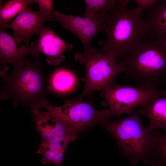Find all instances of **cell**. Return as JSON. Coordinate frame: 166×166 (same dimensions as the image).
<instances>
[{
    "label": "cell",
    "instance_id": "9c48e42d",
    "mask_svg": "<svg viewBox=\"0 0 166 166\" xmlns=\"http://www.w3.org/2000/svg\"><path fill=\"white\" fill-rule=\"evenodd\" d=\"M31 116L36 131L41 138V142L73 141L76 134L67 126L53 116L48 110L31 111Z\"/></svg>",
    "mask_w": 166,
    "mask_h": 166
},
{
    "label": "cell",
    "instance_id": "2e32d148",
    "mask_svg": "<svg viewBox=\"0 0 166 166\" xmlns=\"http://www.w3.org/2000/svg\"><path fill=\"white\" fill-rule=\"evenodd\" d=\"M69 143L65 141L41 142L36 152L42 155L41 162L43 164L62 166L64 153Z\"/></svg>",
    "mask_w": 166,
    "mask_h": 166
},
{
    "label": "cell",
    "instance_id": "ba28073f",
    "mask_svg": "<svg viewBox=\"0 0 166 166\" xmlns=\"http://www.w3.org/2000/svg\"><path fill=\"white\" fill-rule=\"evenodd\" d=\"M53 16L57 22L79 39L85 51L89 49L90 43L95 36L99 32L104 31L110 14L101 12L89 17H81L65 15L55 11Z\"/></svg>",
    "mask_w": 166,
    "mask_h": 166
},
{
    "label": "cell",
    "instance_id": "8992f818",
    "mask_svg": "<svg viewBox=\"0 0 166 166\" xmlns=\"http://www.w3.org/2000/svg\"><path fill=\"white\" fill-rule=\"evenodd\" d=\"M92 98L87 102L77 97L65 101L63 105L46 109L54 117L73 131L77 136L87 128L107 121L114 116L109 109L97 110L92 103Z\"/></svg>",
    "mask_w": 166,
    "mask_h": 166
},
{
    "label": "cell",
    "instance_id": "6da1fadb",
    "mask_svg": "<svg viewBox=\"0 0 166 166\" xmlns=\"http://www.w3.org/2000/svg\"><path fill=\"white\" fill-rule=\"evenodd\" d=\"M119 60L126 77L136 87L158 90L166 81V42L147 36Z\"/></svg>",
    "mask_w": 166,
    "mask_h": 166
},
{
    "label": "cell",
    "instance_id": "277c9868",
    "mask_svg": "<svg viewBox=\"0 0 166 166\" xmlns=\"http://www.w3.org/2000/svg\"><path fill=\"white\" fill-rule=\"evenodd\" d=\"M135 111L122 119L102 125L113 136L120 150L132 166L140 161L148 166H160L152 144V130L145 127Z\"/></svg>",
    "mask_w": 166,
    "mask_h": 166
},
{
    "label": "cell",
    "instance_id": "44dd1931",
    "mask_svg": "<svg viewBox=\"0 0 166 166\" xmlns=\"http://www.w3.org/2000/svg\"><path fill=\"white\" fill-rule=\"evenodd\" d=\"M157 0H135L136 3V8L140 11H145L151 8L156 3Z\"/></svg>",
    "mask_w": 166,
    "mask_h": 166
},
{
    "label": "cell",
    "instance_id": "9a60e30c",
    "mask_svg": "<svg viewBox=\"0 0 166 166\" xmlns=\"http://www.w3.org/2000/svg\"><path fill=\"white\" fill-rule=\"evenodd\" d=\"M48 82L51 92L59 94H65L72 91L77 84L75 74L65 68H59L51 74Z\"/></svg>",
    "mask_w": 166,
    "mask_h": 166
},
{
    "label": "cell",
    "instance_id": "ffe728a7",
    "mask_svg": "<svg viewBox=\"0 0 166 166\" xmlns=\"http://www.w3.org/2000/svg\"><path fill=\"white\" fill-rule=\"evenodd\" d=\"M33 2L37 3L39 6V12L46 21H52L55 12L51 0H34Z\"/></svg>",
    "mask_w": 166,
    "mask_h": 166
},
{
    "label": "cell",
    "instance_id": "7a4b0ae2",
    "mask_svg": "<svg viewBox=\"0 0 166 166\" xmlns=\"http://www.w3.org/2000/svg\"><path fill=\"white\" fill-rule=\"evenodd\" d=\"M24 66L3 77L4 84L0 93L1 99L10 98L14 105L29 106L31 111L46 109L51 104L46 99L51 92L47 79L42 69L39 54H30Z\"/></svg>",
    "mask_w": 166,
    "mask_h": 166
},
{
    "label": "cell",
    "instance_id": "3957f363",
    "mask_svg": "<svg viewBox=\"0 0 166 166\" xmlns=\"http://www.w3.org/2000/svg\"><path fill=\"white\" fill-rule=\"evenodd\" d=\"M129 0H119L111 13L104 31L106 38L101 42L102 53L120 59L132 47L147 36L142 12L135 7L129 10Z\"/></svg>",
    "mask_w": 166,
    "mask_h": 166
},
{
    "label": "cell",
    "instance_id": "30bf717a",
    "mask_svg": "<svg viewBox=\"0 0 166 166\" xmlns=\"http://www.w3.org/2000/svg\"><path fill=\"white\" fill-rule=\"evenodd\" d=\"M14 38L0 29V74L3 77L8 68L7 63L12 64L14 70H18L24 65L25 58L29 54L39 53L38 49V40L32 42L30 46L23 45L18 48Z\"/></svg>",
    "mask_w": 166,
    "mask_h": 166
},
{
    "label": "cell",
    "instance_id": "ac0fdd59",
    "mask_svg": "<svg viewBox=\"0 0 166 166\" xmlns=\"http://www.w3.org/2000/svg\"><path fill=\"white\" fill-rule=\"evenodd\" d=\"M84 17H89L99 12L109 11V13L114 9L116 1L114 0H85Z\"/></svg>",
    "mask_w": 166,
    "mask_h": 166
},
{
    "label": "cell",
    "instance_id": "8fae6325",
    "mask_svg": "<svg viewBox=\"0 0 166 166\" xmlns=\"http://www.w3.org/2000/svg\"><path fill=\"white\" fill-rule=\"evenodd\" d=\"M46 21L39 11H33L28 6L7 24L6 27L13 30V37L17 42L19 43L23 42L28 46L30 37L44 27Z\"/></svg>",
    "mask_w": 166,
    "mask_h": 166
},
{
    "label": "cell",
    "instance_id": "5b68a950",
    "mask_svg": "<svg viewBox=\"0 0 166 166\" xmlns=\"http://www.w3.org/2000/svg\"><path fill=\"white\" fill-rule=\"evenodd\" d=\"M74 58L75 61L85 65L86 70L84 89L77 97L80 99L90 97L94 91L101 92L113 87L116 85L115 77L124 73L122 65L115 58L93 46L83 53H76Z\"/></svg>",
    "mask_w": 166,
    "mask_h": 166
},
{
    "label": "cell",
    "instance_id": "7c38bea8",
    "mask_svg": "<svg viewBox=\"0 0 166 166\" xmlns=\"http://www.w3.org/2000/svg\"><path fill=\"white\" fill-rule=\"evenodd\" d=\"M40 36L38 40V52L47 56L46 61L57 65L65 58L63 53L68 48L65 43L55 34L49 27H44L37 33Z\"/></svg>",
    "mask_w": 166,
    "mask_h": 166
},
{
    "label": "cell",
    "instance_id": "52a82bcc",
    "mask_svg": "<svg viewBox=\"0 0 166 166\" xmlns=\"http://www.w3.org/2000/svg\"><path fill=\"white\" fill-rule=\"evenodd\" d=\"M164 92L116 84L113 87L101 91V96L105 98L102 105L109 106L114 115L120 116L124 113L131 114L136 107L163 94Z\"/></svg>",
    "mask_w": 166,
    "mask_h": 166
},
{
    "label": "cell",
    "instance_id": "e0dca14e",
    "mask_svg": "<svg viewBox=\"0 0 166 166\" xmlns=\"http://www.w3.org/2000/svg\"><path fill=\"white\" fill-rule=\"evenodd\" d=\"M33 0H10L3 6L0 5V28H6L8 22L16 15L24 10Z\"/></svg>",
    "mask_w": 166,
    "mask_h": 166
},
{
    "label": "cell",
    "instance_id": "d6986e66",
    "mask_svg": "<svg viewBox=\"0 0 166 166\" xmlns=\"http://www.w3.org/2000/svg\"><path fill=\"white\" fill-rule=\"evenodd\" d=\"M152 144L160 166H166V133L161 134L155 130H152Z\"/></svg>",
    "mask_w": 166,
    "mask_h": 166
},
{
    "label": "cell",
    "instance_id": "4fadbf2b",
    "mask_svg": "<svg viewBox=\"0 0 166 166\" xmlns=\"http://www.w3.org/2000/svg\"><path fill=\"white\" fill-rule=\"evenodd\" d=\"M135 111L140 116L146 117L151 130L161 128L166 133V90L163 94L149 100Z\"/></svg>",
    "mask_w": 166,
    "mask_h": 166
},
{
    "label": "cell",
    "instance_id": "5bb4252c",
    "mask_svg": "<svg viewBox=\"0 0 166 166\" xmlns=\"http://www.w3.org/2000/svg\"><path fill=\"white\" fill-rule=\"evenodd\" d=\"M143 16L147 36L166 42V0H157L151 8L144 11Z\"/></svg>",
    "mask_w": 166,
    "mask_h": 166
}]
</instances>
